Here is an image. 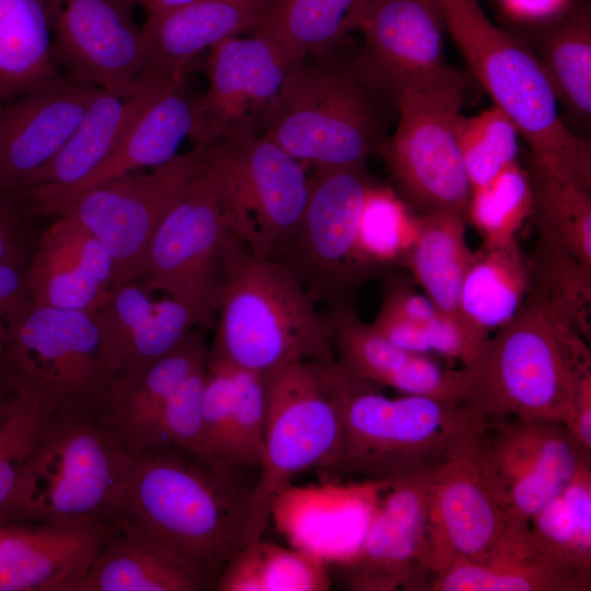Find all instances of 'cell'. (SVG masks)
I'll list each match as a JSON object with an SVG mask.
<instances>
[{
	"label": "cell",
	"instance_id": "obj_1",
	"mask_svg": "<svg viewBox=\"0 0 591 591\" xmlns=\"http://www.w3.org/2000/svg\"><path fill=\"white\" fill-rule=\"evenodd\" d=\"M187 451L163 447L134 453L111 528L146 542L215 587L223 567L257 532L255 482Z\"/></svg>",
	"mask_w": 591,
	"mask_h": 591
},
{
	"label": "cell",
	"instance_id": "obj_2",
	"mask_svg": "<svg viewBox=\"0 0 591 591\" xmlns=\"http://www.w3.org/2000/svg\"><path fill=\"white\" fill-rule=\"evenodd\" d=\"M590 341L540 291H530L514 316L485 338L460 368L461 406L488 421L561 420L591 375Z\"/></svg>",
	"mask_w": 591,
	"mask_h": 591
},
{
	"label": "cell",
	"instance_id": "obj_3",
	"mask_svg": "<svg viewBox=\"0 0 591 591\" xmlns=\"http://www.w3.org/2000/svg\"><path fill=\"white\" fill-rule=\"evenodd\" d=\"M471 77L517 126L532 167L591 186V146L560 117L551 82L533 50L490 21L478 0H434Z\"/></svg>",
	"mask_w": 591,
	"mask_h": 591
},
{
	"label": "cell",
	"instance_id": "obj_4",
	"mask_svg": "<svg viewBox=\"0 0 591 591\" xmlns=\"http://www.w3.org/2000/svg\"><path fill=\"white\" fill-rule=\"evenodd\" d=\"M132 455L103 412H53L1 512L32 524L111 528Z\"/></svg>",
	"mask_w": 591,
	"mask_h": 591
},
{
	"label": "cell",
	"instance_id": "obj_5",
	"mask_svg": "<svg viewBox=\"0 0 591 591\" xmlns=\"http://www.w3.org/2000/svg\"><path fill=\"white\" fill-rule=\"evenodd\" d=\"M334 381L341 410L337 454L327 478L360 476L390 485L437 464L473 433L488 427L460 404L420 395L391 397L337 361Z\"/></svg>",
	"mask_w": 591,
	"mask_h": 591
},
{
	"label": "cell",
	"instance_id": "obj_6",
	"mask_svg": "<svg viewBox=\"0 0 591 591\" xmlns=\"http://www.w3.org/2000/svg\"><path fill=\"white\" fill-rule=\"evenodd\" d=\"M343 48L298 62L260 126V135L312 167L367 164L386 137L381 101L390 97L358 51Z\"/></svg>",
	"mask_w": 591,
	"mask_h": 591
},
{
	"label": "cell",
	"instance_id": "obj_7",
	"mask_svg": "<svg viewBox=\"0 0 591 591\" xmlns=\"http://www.w3.org/2000/svg\"><path fill=\"white\" fill-rule=\"evenodd\" d=\"M209 357L267 373L280 367L336 360L332 329L316 302L281 263L241 243L217 312Z\"/></svg>",
	"mask_w": 591,
	"mask_h": 591
},
{
	"label": "cell",
	"instance_id": "obj_8",
	"mask_svg": "<svg viewBox=\"0 0 591 591\" xmlns=\"http://www.w3.org/2000/svg\"><path fill=\"white\" fill-rule=\"evenodd\" d=\"M472 82L471 76L448 65L392 95L397 126L376 152L398 195L418 215L451 211L465 217L471 186L456 121Z\"/></svg>",
	"mask_w": 591,
	"mask_h": 591
},
{
	"label": "cell",
	"instance_id": "obj_9",
	"mask_svg": "<svg viewBox=\"0 0 591 591\" xmlns=\"http://www.w3.org/2000/svg\"><path fill=\"white\" fill-rule=\"evenodd\" d=\"M193 149L229 229L254 254L276 259L306 205L303 163L256 132L224 136Z\"/></svg>",
	"mask_w": 591,
	"mask_h": 591
},
{
	"label": "cell",
	"instance_id": "obj_10",
	"mask_svg": "<svg viewBox=\"0 0 591 591\" xmlns=\"http://www.w3.org/2000/svg\"><path fill=\"white\" fill-rule=\"evenodd\" d=\"M335 361H300L265 373L264 448L252 496L259 535L269 522L273 499L299 474L310 470L323 473L337 454L341 410L333 373Z\"/></svg>",
	"mask_w": 591,
	"mask_h": 591
},
{
	"label": "cell",
	"instance_id": "obj_11",
	"mask_svg": "<svg viewBox=\"0 0 591 591\" xmlns=\"http://www.w3.org/2000/svg\"><path fill=\"white\" fill-rule=\"evenodd\" d=\"M0 382L12 393L35 397L51 412H104L113 383L102 366L92 315L33 306L0 352Z\"/></svg>",
	"mask_w": 591,
	"mask_h": 591
},
{
	"label": "cell",
	"instance_id": "obj_12",
	"mask_svg": "<svg viewBox=\"0 0 591 591\" xmlns=\"http://www.w3.org/2000/svg\"><path fill=\"white\" fill-rule=\"evenodd\" d=\"M374 178L367 164L313 166L302 217L275 260L286 266L313 300L352 305L358 289L375 277L361 262L358 223Z\"/></svg>",
	"mask_w": 591,
	"mask_h": 591
},
{
	"label": "cell",
	"instance_id": "obj_13",
	"mask_svg": "<svg viewBox=\"0 0 591 591\" xmlns=\"http://www.w3.org/2000/svg\"><path fill=\"white\" fill-rule=\"evenodd\" d=\"M240 244L213 185L196 167L155 230L132 281L149 293L163 291L184 300L211 317Z\"/></svg>",
	"mask_w": 591,
	"mask_h": 591
},
{
	"label": "cell",
	"instance_id": "obj_14",
	"mask_svg": "<svg viewBox=\"0 0 591 591\" xmlns=\"http://www.w3.org/2000/svg\"><path fill=\"white\" fill-rule=\"evenodd\" d=\"M192 149L167 162L104 182L76 197L57 215H70L106 248L113 291L132 281L160 222L196 173Z\"/></svg>",
	"mask_w": 591,
	"mask_h": 591
},
{
	"label": "cell",
	"instance_id": "obj_15",
	"mask_svg": "<svg viewBox=\"0 0 591 591\" xmlns=\"http://www.w3.org/2000/svg\"><path fill=\"white\" fill-rule=\"evenodd\" d=\"M305 56L259 33L228 37L209 48L208 90L198 96L195 144L260 126L291 69Z\"/></svg>",
	"mask_w": 591,
	"mask_h": 591
},
{
	"label": "cell",
	"instance_id": "obj_16",
	"mask_svg": "<svg viewBox=\"0 0 591 591\" xmlns=\"http://www.w3.org/2000/svg\"><path fill=\"white\" fill-rule=\"evenodd\" d=\"M440 463L386 487L360 547L340 566L350 590H429L434 576L429 555V517Z\"/></svg>",
	"mask_w": 591,
	"mask_h": 591
},
{
	"label": "cell",
	"instance_id": "obj_17",
	"mask_svg": "<svg viewBox=\"0 0 591 591\" xmlns=\"http://www.w3.org/2000/svg\"><path fill=\"white\" fill-rule=\"evenodd\" d=\"M486 429L460 443L437 467L429 517L433 575L457 559L480 560L507 525V502L485 457Z\"/></svg>",
	"mask_w": 591,
	"mask_h": 591
},
{
	"label": "cell",
	"instance_id": "obj_18",
	"mask_svg": "<svg viewBox=\"0 0 591 591\" xmlns=\"http://www.w3.org/2000/svg\"><path fill=\"white\" fill-rule=\"evenodd\" d=\"M57 63L77 82L129 90L147 63L136 0H44Z\"/></svg>",
	"mask_w": 591,
	"mask_h": 591
},
{
	"label": "cell",
	"instance_id": "obj_19",
	"mask_svg": "<svg viewBox=\"0 0 591 591\" xmlns=\"http://www.w3.org/2000/svg\"><path fill=\"white\" fill-rule=\"evenodd\" d=\"M489 428L494 434L489 437L486 429L484 452L507 502V524L529 526L532 517L591 462V454L559 420L506 418Z\"/></svg>",
	"mask_w": 591,
	"mask_h": 591
},
{
	"label": "cell",
	"instance_id": "obj_20",
	"mask_svg": "<svg viewBox=\"0 0 591 591\" xmlns=\"http://www.w3.org/2000/svg\"><path fill=\"white\" fill-rule=\"evenodd\" d=\"M150 294L129 281L91 313L102 366L113 383L112 397L138 381L197 325L210 320L184 300L169 297L153 301Z\"/></svg>",
	"mask_w": 591,
	"mask_h": 591
},
{
	"label": "cell",
	"instance_id": "obj_21",
	"mask_svg": "<svg viewBox=\"0 0 591 591\" xmlns=\"http://www.w3.org/2000/svg\"><path fill=\"white\" fill-rule=\"evenodd\" d=\"M182 79L146 66L129 90L100 89L61 150L14 194L24 212L83 181L116 149L142 112Z\"/></svg>",
	"mask_w": 591,
	"mask_h": 591
},
{
	"label": "cell",
	"instance_id": "obj_22",
	"mask_svg": "<svg viewBox=\"0 0 591 591\" xmlns=\"http://www.w3.org/2000/svg\"><path fill=\"white\" fill-rule=\"evenodd\" d=\"M100 89L58 76L0 106V192L24 189L61 150Z\"/></svg>",
	"mask_w": 591,
	"mask_h": 591
},
{
	"label": "cell",
	"instance_id": "obj_23",
	"mask_svg": "<svg viewBox=\"0 0 591 591\" xmlns=\"http://www.w3.org/2000/svg\"><path fill=\"white\" fill-rule=\"evenodd\" d=\"M343 485L328 478L309 486L290 485L271 501L269 519L290 546L326 565L343 566L357 553L387 485L366 480Z\"/></svg>",
	"mask_w": 591,
	"mask_h": 591
},
{
	"label": "cell",
	"instance_id": "obj_24",
	"mask_svg": "<svg viewBox=\"0 0 591 591\" xmlns=\"http://www.w3.org/2000/svg\"><path fill=\"white\" fill-rule=\"evenodd\" d=\"M444 22L434 0H370L358 61L391 100L397 89L448 66Z\"/></svg>",
	"mask_w": 591,
	"mask_h": 591
},
{
	"label": "cell",
	"instance_id": "obj_25",
	"mask_svg": "<svg viewBox=\"0 0 591 591\" xmlns=\"http://www.w3.org/2000/svg\"><path fill=\"white\" fill-rule=\"evenodd\" d=\"M57 217L39 235L26 265L33 304L91 314L113 292L112 258L76 218Z\"/></svg>",
	"mask_w": 591,
	"mask_h": 591
},
{
	"label": "cell",
	"instance_id": "obj_26",
	"mask_svg": "<svg viewBox=\"0 0 591 591\" xmlns=\"http://www.w3.org/2000/svg\"><path fill=\"white\" fill-rule=\"evenodd\" d=\"M336 361L350 374L401 394L439 398L461 405L460 369L445 368L427 355L404 350L372 329L354 305L329 308Z\"/></svg>",
	"mask_w": 591,
	"mask_h": 591
},
{
	"label": "cell",
	"instance_id": "obj_27",
	"mask_svg": "<svg viewBox=\"0 0 591 591\" xmlns=\"http://www.w3.org/2000/svg\"><path fill=\"white\" fill-rule=\"evenodd\" d=\"M108 531L101 525L5 526L0 591H70L95 560Z\"/></svg>",
	"mask_w": 591,
	"mask_h": 591
},
{
	"label": "cell",
	"instance_id": "obj_28",
	"mask_svg": "<svg viewBox=\"0 0 591 591\" xmlns=\"http://www.w3.org/2000/svg\"><path fill=\"white\" fill-rule=\"evenodd\" d=\"M591 573L546 552L530 528L507 524L480 560L457 559L434 575L429 591H590Z\"/></svg>",
	"mask_w": 591,
	"mask_h": 591
},
{
	"label": "cell",
	"instance_id": "obj_29",
	"mask_svg": "<svg viewBox=\"0 0 591 591\" xmlns=\"http://www.w3.org/2000/svg\"><path fill=\"white\" fill-rule=\"evenodd\" d=\"M197 100L182 79L142 112L116 149L91 174L72 188L31 208L27 215L56 216L76 197L104 182L171 160L181 142L193 132Z\"/></svg>",
	"mask_w": 591,
	"mask_h": 591
},
{
	"label": "cell",
	"instance_id": "obj_30",
	"mask_svg": "<svg viewBox=\"0 0 591 591\" xmlns=\"http://www.w3.org/2000/svg\"><path fill=\"white\" fill-rule=\"evenodd\" d=\"M267 0H195L165 14L146 18L147 63L184 77L201 51L252 30Z\"/></svg>",
	"mask_w": 591,
	"mask_h": 591
},
{
	"label": "cell",
	"instance_id": "obj_31",
	"mask_svg": "<svg viewBox=\"0 0 591 591\" xmlns=\"http://www.w3.org/2000/svg\"><path fill=\"white\" fill-rule=\"evenodd\" d=\"M372 329L393 345L420 355H439L465 364L482 341L455 317L441 311L406 277L389 274Z\"/></svg>",
	"mask_w": 591,
	"mask_h": 591
},
{
	"label": "cell",
	"instance_id": "obj_32",
	"mask_svg": "<svg viewBox=\"0 0 591 591\" xmlns=\"http://www.w3.org/2000/svg\"><path fill=\"white\" fill-rule=\"evenodd\" d=\"M526 253L517 239L474 252L464 277L459 318L467 331L483 341L509 322L530 291Z\"/></svg>",
	"mask_w": 591,
	"mask_h": 591
},
{
	"label": "cell",
	"instance_id": "obj_33",
	"mask_svg": "<svg viewBox=\"0 0 591 591\" xmlns=\"http://www.w3.org/2000/svg\"><path fill=\"white\" fill-rule=\"evenodd\" d=\"M208 357L204 333L194 328L138 381L114 394L104 415L131 452L139 451L165 402L190 375L207 366Z\"/></svg>",
	"mask_w": 591,
	"mask_h": 591
},
{
	"label": "cell",
	"instance_id": "obj_34",
	"mask_svg": "<svg viewBox=\"0 0 591 591\" xmlns=\"http://www.w3.org/2000/svg\"><path fill=\"white\" fill-rule=\"evenodd\" d=\"M540 60L566 113L583 128L591 121V21L586 7L520 36Z\"/></svg>",
	"mask_w": 591,
	"mask_h": 591
},
{
	"label": "cell",
	"instance_id": "obj_35",
	"mask_svg": "<svg viewBox=\"0 0 591 591\" xmlns=\"http://www.w3.org/2000/svg\"><path fill=\"white\" fill-rule=\"evenodd\" d=\"M370 0H267L251 31L305 56L343 47L361 28Z\"/></svg>",
	"mask_w": 591,
	"mask_h": 591
},
{
	"label": "cell",
	"instance_id": "obj_36",
	"mask_svg": "<svg viewBox=\"0 0 591 591\" xmlns=\"http://www.w3.org/2000/svg\"><path fill=\"white\" fill-rule=\"evenodd\" d=\"M473 257L464 215L440 211L419 215L416 239L402 266L441 311L460 321L461 288Z\"/></svg>",
	"mask_w": 591,
	"mask_h": 591
},
{
	"label": "cell",
	"instance_id": "obj_37",
	"mask_svg": "<svg viewBox=\"0 0 591 591\" xmlns=\"http://www.w3.org/2000/svg\"><path fill=\"white\" fill-rule=\"evenodd\" d=\"M206 586L192 572L138 537L109 528L88 571L70 591H198Z\"/></svg>",
	"mask_w": 591,
	"mask_h": 591
},
{
	"label": "cell",
	"instance_id": "obj_38",
	"mask_svg": "<svg viewBox=\"0 0 591 591\" xmlns=\"http://www.w3.org/2000/svg\"><path fill=\"white\" fill-rule=\"evenodd\" d=\"M58 76L44 0H0V105Z\"/></svg>",
	"mask_w": 591,
	"mask_h": 591
},
{
	"label": "cell",
	"instance_id": "obj_39",
	"mask_svg": "<svg viewBox=\"0 0 591 591\" xmlns=\"http://www.w3.org/2000/svg\"><path fill=\"white\" fill-rule=\"evenodd\" d=\"M328 565L296 547L260 537L244 545L216 580L218 591H326Z\"/></svg>",
	"mask_w": 591,
	"mask_h": 591
},
{
	"label": "cell",
	"instance_id": "obj_40",
	"mask_svg": "<svg viewBox=\"0 0 591 591\" xmlns=\"http://www.w3.org/2000/svg\"><path fill=\"white\" fill-rule=\"evenodd\" d=\"M535 229L534 247L526 253L530 288L540 291L561 309L590 341L591 266L576 256L547 228L535 223Z\"/></svg>",
	"mask_w": 591,
	"mask_h": 591
},
{
	"label": "cell",
	"instance_id": "obj_41",
	"mask_svg": "<svg viewBox=\"0 0 591 591\" xmlns=\"http://www.w3.org/2000/svg\"><path fill=\"white\" fill-rule=\"evenodd\" d=\"M419 215L391 187L374 182L368 189L358 223L362 264L376 276L402 265L418 231Z\"/></svg>",
	"mask_w": 591,
	"mask_h": 591
},
{
	"label": "cell",
	"instance_id": "obj_42",
	"mask_svg": "<svg viewBox=\"0 0 591 591\" xmlns=\"http://www.w3.org/2000/svg\"><path fill=\"white\" fill-rule=\"evenodd\" d=\"M532 208L530 173L515 161L487 184L471 189L465 218L480 235L483 246L501 245L515 239Z\"/></svg>",
	"mask_w": 591,
	"mask_h": 591
},
{
	"label": "cell",
	"instance_id": "obj_43",
	"mask_svg": "<svg viewBox=\"0 0 591 591\" xmlns=\"http://www.w3.org/2000/svg\"><path fill=\"white\" fill-rule=\"evenodd\" d=\"M534 222L552 231L591 266V186L560 181L532 167Z\"/></svg>",
	"mask_w": 591,
	"mask_h": 591
},
{
	"label": "cell",
	"instance_id": "obj_44",
	"mask_svg": "<svg viewBox=\"0 0 591 591\" xmlns=\"http://www.w3.org/2000/svg\"><path fill=\"white\" fill-rule=\"evenodd\" d=\"M521 135L514 123L497 106L456 121V140L471 189L490 182L518 161Z\"/></svg>",
	"mask_w": 591,
	"mask_h": 591
},
{
	"label": "cell",
	"instance_id": "obj_45",
	"mask_svg": "<svg viewBox=\"0 0 591 591\" xmlns=\"http://www.w3.org/2000/svg\"><path fill=\"white\" fill-rule=\"evenodd\" d=\"M51 413L35 397L12 392L0 406V511Z\"/></svg>",
	"mask_w": 591,
	"mask_h": 591
},
{
	"label": "cell",
	"instance_id": "obj_46",
	"mask_svg": "<svg viewBox=\"0 0 591 591\" xmlns=\"http://www.w3.org/2000/svg\"><path fill=\"white\" fill-rule=\"evenodd\" d=\"M234 395L229 463L235 470H259L266 421L265 374L234 366Z\"/></svg>",
	"mask_w": 591,
	"mask_h": 591
},
{
	"label": "cell",
	"instance_id": "obj_47",
	"mask_svg": "<svg viewBox=\"0 0 591 591\" xmlns=\"http://www.w3.org/2000/svg\"><path fill=\"white\" fill-rule=\"evenodd\" d=\"M206 367L190 375L165 402L138 452L172 447L206 460L201 419Z\"/></svg>",
	"mask_w": 591,
	"mask_h": 591
},
{
	"label": "cell",
	"instance_id": "obj_48",
	"mask_svg": "<svg viewBox=\"0 0 591 591\" xmlns=\"http://www.w3.org/2000/svg\"><path fill=\"white\" fill-rule=\"evenodd\" d=\"M233 395V364L208 357L201 399L204 452L206 461L227 470H235L229 463Z\"/></svg>",
	"mask_w": 591,
	"mask_h": 591
},
{
	"label": "cell",
	"instance_id": "obj_49",
	"mask_svg": "<svg viewBox=\"0 0 591 591\" xmlns=\"http://www.w3.org/2000/svg\"><path fill=\"white\" fill-rule=\"evenodd\" d=\"M529 528L551 555L591 573V528L569 512L559 495L532 517Z\"/></svg>",
	"mask_w": 591,
	"mask_h": 591
},
{
	"label": "cell",
	"instance_id": "obj_50",
	"mask_svg": "<svg viewBox=\"0 0 591 591\" xmlns=\"http://www.w3.org/2000/svg\"><path fill=\"white\" fill-rule=\"evenodd\" d=\"M33 306L26 265L0 264V352L13 339Z\"/></svg>",
	"mask_w": 591,
	"mask_h": 591
},
{
	"label": "cell",
	"instance_id": "obj_51",
	"mask_svg": "<svg viewBox=\"0 0 591 591\" xmlns=\"http://www.w3.org/2000/svg\"><path fill=\"white\" fill-rule=\"evenodd\" d=\"M25 216L13 194L0 192V264L27 265L35 245L31 246Z\"/></svg>",
	"mask_w": 591,
	"mask_h": 591
},
{
	"label": "cell",
	"instance_id": "obj_52",
	"mask_svg": "<svg viewBox=\"0 0 591 591\" xmlns=\"http://www.w3.org/2000/svg\"><path fill=\"white\" fill-rule=\"evenodd\" d=\"M560 421L573 441L591 454V375L583 380Z\"/></svg>",
	"mask_w": 591,
	"mask_h": 591
},
{
	"label": "cell",
	"instance_id": "obj_53",
	"mask_svg": "<svg viewBox=\"0 0 591 591\" xmlns=\"http://www.w3.org/2000/svg\"><path fill=\"white\" fill-rule=\"evenodd\" d=\"M195 0H136L146 11V18L165 14Z\"/></svg>",
	"mask_w": 591,
	"mask_h": 591
},
{
	"label": "cell",
	"instance_id": "obj_54",
	"mask_svg": "<svg viewBox=\"0 0 591 591\" xmlns=\"http://www.w3.org/2000/svg\"><path fill=\"white\" fill-rule=\"evenodd\" d=\"M11 392L0 382V406L4 403Z\"/></svg>",
	"mask_w": 591,
	"mask_h": 591
},
{
	"label": "cell",
	"instance_id": "obj_55",
	"mask_svg": "<svg viewBox=\"0 0 591 591\" xmlns=\"http://www.w3.org/2000/svg\"><path fill=\"white\" fill-rule=\"evenodd\" d=\"M4 528H5V526H3L2 524H0V538H1L2 534H3Z\"/></svg>",
	"mask_w": 591,
	"mask_h": 591
},
{
	"label": "cell",
	"instance_id": "obj_56",
	"mask_svg": "<svg viewBox=\"0 0 591 591\" xmlns=\"http://www.w3.org/2000/svg\"><path fill=\"white\" fill-rule=\"evenodd\" d=\"M1 106V105H0Z\"/></svg>",
	"mask_w": 591,
	"mask_h": 591
}]
</instances>
